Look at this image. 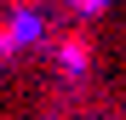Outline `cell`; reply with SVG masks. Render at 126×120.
<instances>
[{
    "label": "cell",
    "instance_id": "6da1fadb",
    "mask_svg": "<svg viewBox=\"0 0 126 120\" xmlns=\"http://www.w3.org/2000/svg\"><path fill=\"white\" fill-rule=\"evenodd\" d=\"M92 57H97V46H92V34H86V29H69V34H57V40H52V63H57L63 80L92 74Z\"/></svg>",
    "mask_w": 126,
    "mask_h": 120
},
{
    "label": "cell",
    "instance_id": "7a4b0ae2",
    "mask_svg": "<svg viewBox=\"0 0 126 120\" xmlns=\"http://www.w3.org/2000/svg\"><path fill=\"white\" fill-rule=\"evenodd\" d=\"M6 40H12V52L46 40V12H40V0H17V6L6 12Z\"/></svg>",
    "mask_w": 126,
    "mask_h": 120
},
{
    "label": "cell",
    "instance_id": "3957f363",
    "mask_svg": "<svg viewBox=\"0 0 126 120\" xmlns=\"http://www.w3.org/2000/svg\"><path fill=\"white\" fill-rule=\"evenodd\" d=\"M69 6H75V12H86V17H97L103 6H109V0H69Z\"/></svg>",
    "mask_w": 126,
    "mask_h": 120
},
{
    "label": "cell",
    "instance_id": "277c9868",
    "mask_svg": "<svg viewBox=\"0 0 126 120\" xmlns=\"http://www.w3.org/2000/svg\"><path fill=\"white\" fill-rule=\"evenodd\" d=\"M12 57V40H6V23H0V63Z\"/></svg>",
    "mask_w": 126,
    "mask_h": 120
}]
</instances>
